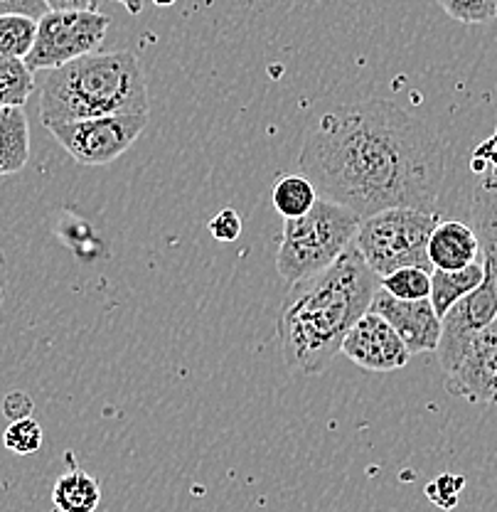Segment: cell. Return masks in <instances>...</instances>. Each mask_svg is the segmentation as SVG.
<instances>
[{"mask_svg": "<svg viewBox=\"0 0 497 512\" xmlns=\"http://www.w3.org/2000/svg\"><path fill=\"white\" fill-rule=\"evenodd\" d=\"M3 412L13 421L28 419L32 414V399L25 392H10L3 402Z\"/></svg>", "mask_w": 497, "mask_h": 512, "instance_id": "cell-26", "label": "cell"}, {"mask_svg": "<svg viewBox=\"0 0 497 512\" xmlns=\"http://www.w3.org/2000/svg\"><path fill=\"white\" fill-rule=\"evenodd\" d=\"M497 318V286L493 276L485 271V281L458 301L441 318V338H438L436 357L443 375H453L463 362L473 340Z\"/></svg>", "mask_w": 497, "mask_h": 512, "instance_id": "cell-8", "label": "cell"}, {"mask_svg": "<svg viewBox=\"0 0 497 512\" xmlns=\"http://www.w3.org/2000/svg\"><path fill=\"white\" fill-rule=\"evenodd\" d=\"M45 434H42V426L37 424L32 416L28 419L10 421V426L3 434V444L8 451H13L15 456H32L42 448Z\"/></svg>", "mask_w": 497, "mask_h": 512, "instance_id": "cell-21", "label": "cell"}, {"mask_svg": "<svg viewBox=\"0 0 497 512\" xmlns=\"http://www.w3.org/2000/svg\"><path fill=\"white\" fill-rule=\"evenodd\" d=\"M151 114L104 116L45 126L57 143L82 165H109L138 141Z\"/></svg>", "mask_w": 497, "mask_h": 512, "instance_id": "cell-7", "label": "cell"}, {"mask_svg": "<svg viewBox=\"0 0 497 512\" xmlns=\"http://www.w3.org/2000/svg\"><path fill=\"white\" fill-rule=\"evenodd\" d=\"M463 485H466V478L446 473V476H438L434 483L426 488V495H429V500H434L438 508H456L458 493L463 490Z\"/></svg>", "mask_w": 497, "mask_h": 512, "instance_id": "cell-23", "label": "cell"}, {"mask_svg": "<svg viewBox=\"0 0 497 512\" xmlns=\"http://www.w3.org/2000/svg\"><path fill=\"white\" fill-rule=\"evenodd\" d=\"M111 20L99 10H50L37 20L35 45L25 64L32 72H50L79 57L96 55L104 45Z\"/></svg>", "mask_w": 497, "mask_h": 512, "instance_id": "cell-6", "label": "cell"}, {"mask_svg": "<svg viewBox=\"0 0 497 512\" xmlns=\"http://www.w3.org/2000/svg\"><path fill=\"white\" fill-rule=\"evenodd\" d=\"M47 10H96L99 0H42Z\"/></svg>", "mask_w": 497, "mask_h": 512, "instance_id": "cell-27", "label": "cell"}, {"mask_svg": "<svg viewBox=\"0 0 497 512\" xmlns=\"http://www.w3.org/2000/svg\"><path fill=\"white\" fill-rule=\"evenodd\" d=\"M37 20L25 15H0V57L25 60L35 45Z\"/></svg>", "mask_w": 497, "mask_h": 512, "instance_id": "cell-19", "label": "cell"}, {"mask_svg": "<svg viewBox=\"0 0 497 512\" xmlns=\"http://www.w3.org/2000/svg\"><path fill=\"white\" fill-rule=\"evenodd\" d=\"M119 3L124 5L131 15H138L143 10V0H119Z\"/></svg>", "mask_w": 497, "mask_h": 512, "instance_id": "cell-29", "label": "cell"}, {"mask_svg": "<svg viewBox=\"0 0 497 512\" xmlns=\"http://www.w3.org/2000/svg\"><path fill=\"white\" fill-rule=\"evenodd\" d=\"M480 242L470 224L448 220L438 222L429 239L431 269L458 271L470 264H478Z\"/></svg>", "mask_w": 497, "mask_h": 512, "instance_id": "cell-13", "label": "cell"}, {"mask_svg": "<svg viewBox=\"0 0 497 512\" xmlns=\"http://www.w3.org/2000/svg\"><path fill=\"white\" fill-rule=\"evenodd\" d=\"M342 352L362 370L382 372V375L402 370L411 360V352L406 350L397 330L372 311H367L352 325L342 343Z\"/></svg>", "mask_w": 497, "mask_h": 512, "instance_id": "cell-9", "label": "cell"}, {"mask_svg": "<svg viewBox=\"0 0 497 512\" xmlns=\"http://www.w3.org/2000/svg\"><path fill=\"white\" fill-rule=\"evenodd\" d=\"M271 200H274L276 212H279L283 220H298V217L308 215L313 210L320 195L303 173H286L274 185Z\"/></svg>", "mask_w": 497, "mask_h": 512, "instance_id": "cell-17", "label": "cell"}, {"mask_svg": "<svg viewBox=\"0 0 497 512\" xmlns=\"http://www.w3.org/2000/svg\"><path fill=\"white\" fill-rule=\"evenodd\" d=\"M360 217L345 205L320 197L308 215L283 220L276 271L288 286L320 274L355 242Z\"/></svg>", "mask_w": 497, "mask_h": 512, "instance_id": "cell-4", "label": "cell"}, {"mask_svg": "<svg viewBox=\"0 0 497 512\" xmlns=\"http://www.w3.org/2000/svg\"><path fill=\"white\" fill-rule=\"evenodd\" d=\"M124 114H151L146 72L131 50L79 57L42 82V126Z\"/></svg>", "mask_w": 497, "mask_h": 512, "instance_id": "cell-3", "label": "cell"}, {"mask_svg": "<svg viewBox=\"0 0 497 512\" xmlns=\"http://www.w3.org/2000/svg\"><path fill=\"white\" fill-rule=\"evenodd\" d=\"M453 20L466 25H483L497 20V0H438Z\"/></svg>", "mask_w": 497, "mask_h": 512, "instance_id": "cell-22", "label": "cell"}, {"mask_svg": "<svg viewBox=\"0 0 497 512\" xmlns=\"http://www.w3.org/2000/svg\"><path fill=\"white\" fill-rule=\"evenodd\" d=\"M370 311L382 316L397 330V335L402 338V343L411 355L436 352L438 338H441V318L436 316L429 298H421V301H399V298L389 296L387 291L379 288L372 298Z\"/></svg>", "mask_w": 497, "mask_h": 512, "instance_id": "cell-11", "label": "cell"}, {"mask_svg": "<svg viewBox=\"0 0 497 512\" xmlns=\"http://www.w3.org/2000/svg\"><path fill=\"white\" fill-rule=\"evenodd\" d=\"M485 281V266L483 261L478 264H470L466 269L458 271H431V306H434L436 316L443 318L458 301L473 293L475 288Z\"/></svg>", "mask_w": 497, "mask_h": 512, "instance_id": "cell-15", "label": "cell"}, {"mask_svg": "<svg viewBox=\"0 0 497 512\" xmlns=\"http://www.w3.org/2000/svg\"><path fill=\"white\" fill-rule=\"evenodd\" d=\"M153 3L160 5V8H168V5H175V3H178V0H153Z\"/></svg>", "mask_w": 497, "mask_h": 512, "instance_id": "cell-30", "label": "cell"}, {"mask_svg": "<svg viewBox=\"0 0 497 512\" xmlns=\"http://www.w3.org/2000/svg\"><path fill=\"white\" fill-rule=\"evenodd\" d=\"M47 13L50 10L42 0H0V15H25V18L40 20Z\"/></svg>", "mask_w": 497, "mask_h": 512, "instance_id": "cell-25", "label": "cell"}, {"mask_svg": "<svg viewBox=\"0 0 497 512\" xmlns=\"http://www.w3.org/2000/svg\"><path fill=\"white\" fill-rule=\"evenodd\" d=\"M431 271L434 269L406 266V269L384 276L379 288L387 291L389 296L399 298V301H421V298L431 296Z\"/></svg>", "mask_w": 497, "mask_h": 512, "instance_id": "cell-20", "label": "cell"}, {"mask_svg": "<svg viewBox=\"0 0 497 512\" xmlns=\"http://www.w3.org/2000/svg\"><path fill=\"white\" fill-rule=\"evenodd\" d=\"M101 503V485L92 473L82 468H69L57 478L52 488L55 512H96Z\"/></svg>", "mask_w": 497, "mask_h": 512, "instance_id": "cell-16", "label": "cell"}, {"mask_svg": "<svg viewBox=\"0 0 497 512\" xmlns=\"http://www.w3.org/2000/svg\"><path fill=\"white\" fill-rule=\"evenodd\" d=\"M446 389L470 404H497V318L473 340L458 370L446 377Z\"/></svg>", "mask_w": 497, "mask_h": 512, "instance_id": "cell-10", "label": "cell"}, {"mask_svg": "<svg viewBox=\"0 0 497 512\" xmlns=\"http://www.w3.org/2000/svg\"><path fill=\"white\" fill-rule=\"evenodd\" d=\"M5 286H8V279H5V256H3V249H0V313H3Z\"/></svg>", "mask_w": 497, "mask_h": 512, "instance_id": "cell-28", "label": "cell"}, {"mask_svg": "<svg viewBox=\"0 0 497 512\" xmlns=\"http://www.w3.org/2000/svg\"><path fill=\"white\" fill-rule=\"evenodd\" d=\"M473 232L478 234L483 266L497 286V153L488 160V173L473 192Z\"/></svg>", "mask_w": 497, "mask_h": 512, "instance_id": "cell-12", "label": "cell"}, {"mask_svg": "<svg viewBox=\"0 0 497 512\" xmlns=\"http://www.w3.org/2000/svg\"><path fill=\"white\" fill-rule=\"evenodd\" d=\"M298 168L320 197L360 220L377 212H436L446 148L416 116L384 99L338 106L308 131Z\"/></svg>", "mask_w": 497, "mask_h": 512, "instance_id": "cell-1", "label": "cell"}, {"mask_svg": "<svg viewBox=\"0 0 497 512\" xmlns=\"http://www.w3.org/2000/svg\"><path fill=\"white\" fill-rule=\"evenodd\" d=\"M377 274L355 244L320 274L291 286L276 318V335L286 367L296 375L318 377L333 365L347 333L372 306Z\"/></svg>", "mask_w": 497, "mask_h": 512, "instance_id": "cell-2", "label": "cell"}, {"mask_svg": "<svg viewBox=\"0 0 497 512\" xmlns=\"http://www.w3.org/2000/svg\"><path fill=\"white\" fill-rule=\"evenodd\" d=\"M207 227H210V234L217 242H237L239 234H242V217L232 207H224L212 217Z\"/></svg>", "mask_w": 497, "mask_h": 512, "instance_id": "cell-24", "label": "cell"}, {"mask_svg": "<svg viewBox=\"0 0 497 512\" xmlns=\"http://www.w3.org/2000/svg\"><path fill=\"white\" fill-rule=\"evenodd\" d=\"M32 92H35V72L25 64V60L0 57V109H5V106L23 109Z\"/></svg>", "mask_w": 497, "mask_h": 512, "instance_id": "cell-18", "label": "cell"}, {"mask_svg": "<svg viewBox=\"0 0 497 512\" xmlns=\"http://www.w3.org/2000/svg\"><path fill=\"white\" fill-rule=\"evenodd\" d=\"M30 160V124L18 106L0 109V178L15 175Z\"/></svg>", "mask_w": 497, "mask_h": 512, "instance_id": "cell-14", "label": "cell"}, {"mask_svg": "<svg viewBox=\"0 0 497 512\" xmlns=\"http://www.w3.org/2000/svg\"><path fill=\"white\" fill-rule=\"evenodd\" d=\"M436 224V212L394 207L362 220L352 244L379 279L406 266L431 269L429 239Z\"/></svg>", "mask_w": 497, "mask_h": 512, "instance_id": "cell-5", "label": "cell"}]
</instances>
